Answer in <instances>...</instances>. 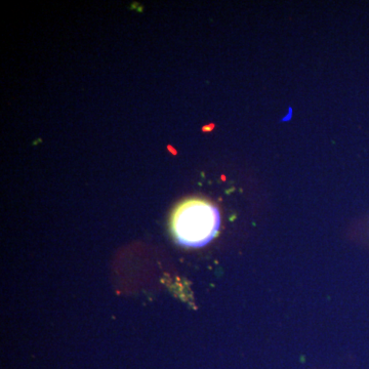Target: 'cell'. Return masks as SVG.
<instances>
[{"label": "cell", "instance_id": "6da1fadb", "mask_svg": "<svg viewBox=\"0 0 369 369\" xmlns=\"http://www.w3.org/2000/svg\"><path fill=\"white\" fill-rule=\"evenodd\" d=\"M221 224L218 208L201 199H191L176 207L171 218V230L178 244L201 247L216 235Z\"/></svg>", "mask_w": 369, "mask_h": 369}]
</instances>
